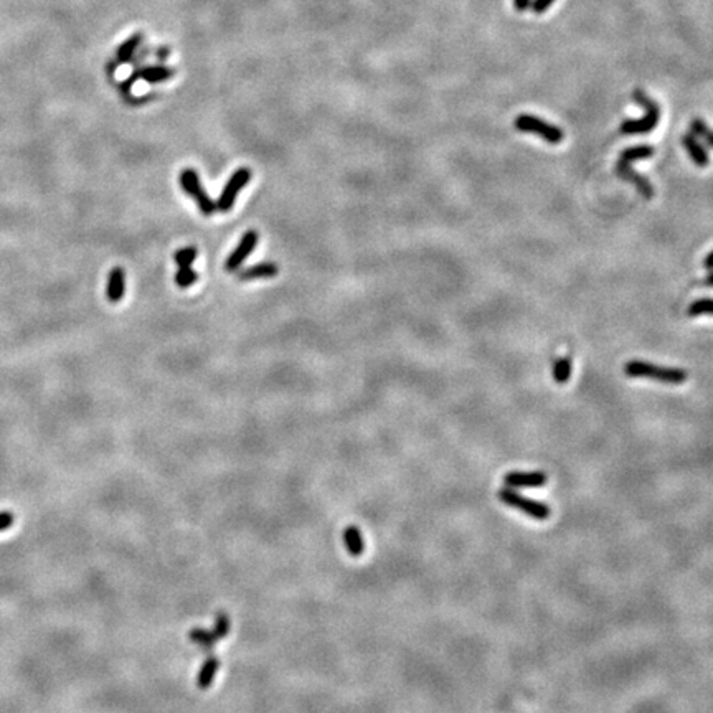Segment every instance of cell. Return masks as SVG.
<instances>
[{"label":"cell","instance_id":"cell-1","mask_svg":"<svg viewBox=\"0 0 713 713\" xmlns=\"http://www.w3.org/2000/svg\"><path fill=\"white\" fill-rule=\"evenodd\" d=\"M632 99L644 108L645 114L641 117V119L624 121V123L619 125V132L624 134V136H641V134H649L654 131L656 125L659 124L661 108L657 106V103L652 101L643 90H634Z\"/></svg>","mask_w":713,"mask_h":713},{"label":"cell","instance_id":"cell-2","mask_svg":"<svg viewBox=\"0 0 713 713\" xmlns=\"http://www.w3.org/2000/svg\"><path fill=\"white\" fill-rule=\"evenodd\" d=\"M627 376L631 379H652L667 385H682L689 379V373L682 368L661 367V365L643 362V360H631L624 367Z\"/></svg>","mask_w":713,"mask_h":713},{"label":"cell","instance_id":"cell-3","mask_svg":"<svg viewBox=\"0 0 713 713\" xmlns=\"http://www.w3.org/2000/svg\"><path fill=\"white\" fill-rule=\"evenodd\" d=\"M497 497L501 499L502 504L509 505V507H512V509H517L520 512H523V514L528 515V517H532L535 520H547L552 514L550 507H548L547 504H543V502H539V501H534V499L520 496L519 492H515V490L510 488H504V489L499 490Z\"/></svg>","mask_w":713,"mask_h":713},{"label":"cell","instance_id":"cell-4","mask_svg":"<svg viewBox=\"0 0 713 713\" xmlns=\"http://www.w3.org/2000/svg\"><path fill=\"white\" fill-rule=\"evenodd\" d=\"M514 125L520 132L535 134V136L542 137L543 141L550 142V144H560V142L565 139V132L561 131L559 125H553L550 123H547V121L532 114L517 116L514 121Z\"/></svg>","mask_w":713,"mask_h":713},{"label":"cell","instance_id":"cell-5","mask_svg":"<svg viewBox=\"0 0 713 713\" xmlns=\"http://www.w3.org/2000/svg\"><path fill=\"white\" fill-rule=\"evenodd\" d=\"M180 187H182V190L185 192V194H188L195 200L199 208L202 210L203 215L210 217L215 213L217 203L213 202L207 192H205L199 172L195 169H183L180 172Z\"/></svg>","mask_w":713,"mask_h":713},{"label":"cell","instance_id":"cell-6","mask_svg":"<svg viewBox=\"0 0 713 713\" xmlns=\"http://www.w3.org/2000/svg\"><path fill=\"white\" fill-rule=\"evenodd\" d=\"M251 177H253V172H251L248 167H241V169L234 170L233 175L223 187V190H221L220 197H218L217 210H220L221 213L230 212V210L233 208L234 202H237L238 194L248 185Z\"/></svg>","mask_w":713,"mask_h":713},{"label":"cell","instance_id":"cell-7","mask_svg":"<svg viewBox=\"0 0 713 713\" xmlns=\"http://www.w3.org/2000/svg\"><path fill=\"white\" fill-rule=\"evenodd\" d=\"M258 240H259V234L256 233L254 230H251V232H246L245 234H243L241 241L238 243L237 248H234L232 251V254L226 258L225 270L230 272H234V271L240 270L241 264L245 263V259L254 251L256 245H258Z\"/></svg>","mask_w":713,"mask_h":713},{"label":"cell","instance_id":"cell-8","mask_svg":"<svg viewBox=\"0 0 713 713\" xmlns=\"http://www.w3.org/2000/svg\"><path fill=\"white\" fill-rule=\"evenodd\" d=\"M228 629H230L228 616H220V618H218V621H217V626H215V629H213V631L194 629V631L190 632V639H192V643H195L197 645H200V647L210 649V647H213V644H215L218 639H221V637L226 636Z\"/></svg>","mask_w":713,"mask_h":713},{"label":"cell","instance_id":"cell-9","mask_svg":"<svg viewBox=\"0 0 713 713\" xmlns=\"http://www.w3.org/2000/svg\"><path fill=\"white\" fill-rule=\"evenodd\" d=\"M548 482V476L545 472L535 471V472H522V471H514L507 472L504 477L505 488L510 489H519V488H542Z\"/></svg>","mask_w":713,"mask_h":713},{"label":"cell","instance_id":"cell-10","mask_svg":"<svg viewBox=\"0 0 713 713\" xmlns=\"http://www.w3.org/2000/svg\"><path fill=\"white\" fill-rule=\"evenodd\" d=\"M616 175L621 179L627 180V182L634 183L637 192H639V194L643 195L645 200H651L654 197L652 183L649 182L645 177H643V175L636 174V170L631 169V163H624V162L618 161V165H616Z\"/></svg>","mask_w":713,"mask_h":713},{"label":"cell","instance_id":"cell-11","mask_svg":"<svg viewBox=\"0 0 713 713\" xmlns=\"http://www.w3.org/2000/svg\"><path fill=\"white\" fill-rule=\"evenodd\" d=\"M125 292V272L123 268H114L111 272H109L108 278V288H106V297L109 303L116 304L119 303L124 297Z\"/></svg>","mask_w":713,"mask_h":713},{"label":"cell","instance_id":"cell-12","mask_svg":"<svg viewBox=\"0 0 713 713\" xmlns=\"http://www.w3.org/2000/svg\"><path fill=\"white\" fill-rule=\"evenodd\" d=\"M279 272V266L272 261H263L253 266L246 268L240 272L241 281H254V279H270L274 278Z\"/></svg>","mask_w":713,"mask_h":713},{"label":"cell","instance_id":"cell-13","mask_svg":"<svg viewBox=\"0 0 713 713\" xmlns=\"http://www.w3.org/2000/svg\"><path fill=\"white\" fill-rule=\"evenodd\" d=\"M682 144H683V148H685L687 152H689L690 159L694 161L695 165H699V167L708 165L710 159H708L707 150L703 149V145L700 144V141L694 136V134H685V136L682 137Z\"/></svg>","mask_w":713,"mask_h":713},{"label":"cell","instance_id":"cell-14","mask_svg":"<svg viewBox=\"0 0 713 713\" xmlns=\"http://www.w3.org/2000/svg\"><path fill=\"white\" fill-rule=\"evenodd\" d=\"M343 542H345L347 550L352 556H360L365 550L363 536L360 534V530L354 525L347 527L345 532H343Z\"/></svg>","mask_w":713,"mask_h":713},{"label":"cell","instance_id":"cell-15","mask_svg":"<svg viewBox=\"0 0 713 713\" xmlns=\"http://www.w3.org/2000/svg\"><path fill=\"white\" fill-rule=\"evenodd\" d=\"M652 155H654L652 145L641 144V145H634V148L624 149L623 152L619 154V162L631 163L636 161H643V159H649V157H652Z\"/></svg>","mask_w":713,"mask_h":713},{"label":"cell","instance_id":"cell-16","mask_svg":"<svg viewBox=\"0 0 713 713\" xmlns=\"http://www.w3.org/2000/svg\"><path fill=\"white\" fill-rule=\"evenodd\" d=\"M218 667H220V662H218L217 657H208V661L205 662L202 669H200L199 679H197V685H199L200 689H208V685L213 682V679H215Z\"/></svg>","mask_w":713,"mask_h":713},{"label":"cell","instance_id":"cell-17","mask_svg":"<svg viewBox=\"0 0 713 713\" xmlns=\"http://www.w3.org/2000/svg\"><path fill=\"white\" fill-rule=\"evenodd\" d=\"M552 375L556 383H566V381L570 380V376H572V359H570V356H561V359L556 360V362L553 363Z\"/></svg>","mask_w":713,"mask_h":713},{"label":"cell","instance_id":"cell-18","mask_svg":"<svg viewBox=\"0 0 713 713\" xmlns=\"http://www.w3.org/2000/svg\"><path fill=\"white\" fill-rule=\"evenodd\" d=\"M174 71L169 68H163V66H150V68L142 70L141 73H137V77L145 79L148 83H162L165 79H169Z\"/></svg>","mask_w":713,"mask_h":713},{"label":"cell","instance_id":"cell-19","mask_svg":"<svg viewBox=\"0 0 713 713\" xmlns=\"http://www.w3.org/2000/svg\"><path fill=\"white\" fill-rule=\"evenodd\" d=\"M139 43H141V35H132L131 39L125 40L124 43L117 48V53H116L117 60L123 61V63L131 60V58L134 57V53H136L137 47H139Z\"/></svg>","mask_w":713,"mask_h":713},{"label":"cell","instance_id":"cell-20","mask_svg":"<svg viewBox=\"0 0 713 713\" xmlns=\"http://www.w3.org/2000/svg\"><path fill=\"white\" fill-rule=\"evenodd\" d=\"M199 281V274L192 270L190 266L180 268L177 274H175V283H177L179 288H190L192 284H195Z\"/></svg>","mask_w":713,"mask_h":713},{"label":"cell","instance_id":"cell-21","mask_svg":"<svg viewBox=\"0 0 713 713\" xmlns=\"http://www.w3.org/2000/svg\"><path fill=\"white\" fill-rule=\"evenodd\" d=\"M690 129H692V132H694V136L703 137L707 144L713 149V131H712L710 128H708L705 123H703L702 119L695 117V119L690 123Z\"/></svg>","mask_w":713,"mask_h":713},{"label":"cell","instance_id":"cell-22","mask_svg":"<svg viewBox=\"0 0 713 713\" xmlns=\"http://www.w3.org/2000/svg\"><path fill=\"white\" fill-rule=\"evenodd\" d=\"M687 314L690 317L702 316V314H713V299H699L694 301L687 309Z\"/></svg>","mask_w":713,"mask_h":713},{"label":"cell","instance_id":"cell-23","mask_svg":"<svg viewBox=\"0 0 713 713\" xmlns=\"http://www.w3.org/2000/svg\"><path fill=\"white\" fill-rule=\"evenodd\" d=\"M195 258H197V250L194 248V246L180 248L175 251V254H174V259H175V263L179 264V268L190 266V264L195 261Z\"/></svg>","mask_w":713,"mask_h":713},{"label":"cell","instance_id":"cell-24","mask_svg":"<svg viewBox=\"0 0 713 713\" xmlns=\"http://www.w3.org/2000/svg\"><path fill=\"white\" fill-rule=\"evenodd\" d=\"M553 3H555V0H532L530 8L536 15H542L553 6Z\"/></svg>","mask_w":713,"mask_h":713},{"label":"cell","instance_id":"cell-25","mask_svg":"<svg viewBox=\"0 0 713 713\" xmlns=\"http://www.w3.org/2000/svg\"><path fill=\"white\" fill-rule=\"evenodd\" d=\"M15 522V517L12 512H0V532H6L7 528H10L12 525H14Z\"/></svg>","mask_w":713,"mask_h":713},{"label":"cell","instance_id":"cell-26","mask_svg":"<svg viewBox=\"0 0 713 713\" xmlns=\"http://www.w3.org/2000/svg\"><path fill=\"white\" fill-rule=\"evenodd\" d=\"M530 3H532V0H514L515 10H519V12H525L527 8L530 7Z\"/></svg>","mask_w":713,"mask_h":713},{"label":"cell","instance_id":"cell-27","mask_svg":"<svg viewBox=\"0 0 713 713\" xmlns=\"http://www.w3.org/2000/svg\"><path fill=\"white\" fill-rule=\"evenodd\" d=\"M703 266H705L708 271H713V251H710V253L707 254V258L703 259Z\"/></svg>","mask_w":713,"mask_h":713},{"label":"cell","instance_id":"cell-28","mask_svg":"<svg viewBox=\"0 0 713 713\" xmlns=\"http://www.w3.org/2000/svg\"><path fill=\"white\" fill-rule=\"evenodd\" d=\"M703 283L707 284V286H713V272H710V274L707 276L705 279H703Z\"/></svg>","mask_w":713,"mask_h":713}]
</instances>
